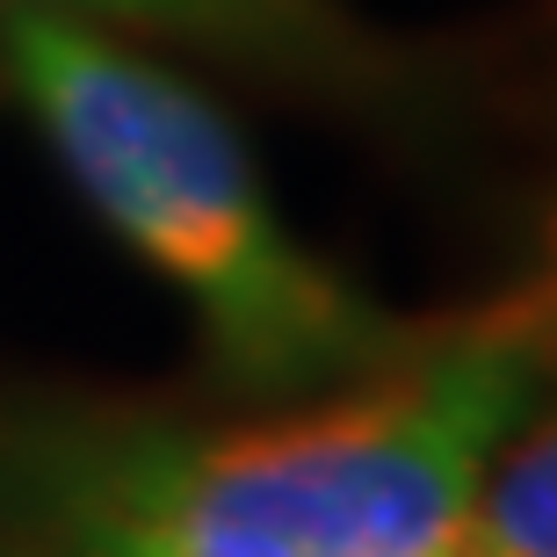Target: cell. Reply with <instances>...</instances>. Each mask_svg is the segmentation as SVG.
<instances>
[{
	"mask_svg": "<svg viewBox=\"0 0 557 557\" xmlns=\"http://www.w3.org/2000/svg\"><path fill=\"white\" fill-rule=\"evenodd\" d=\"M543 289L413 333L384 370L261 428L124 406L0 413L15 557H442L550 362Z\"/></svg>",
	"mask_w": 557,
	"mask_h": 557,
	"instance_id": "1",
	"label": "cell"
},
{
	"mask_svg": "<svg viewBox=\"0 0 557 557\" xmlns=\"http://www.w3.org/2000/svg\"><path fill=\"white\" fill-rule=\"evenodd\" d=\"M0 59L87 210L188 297L232 392L319 398L413 348L275 218L239 131L182 73L22 0H0Z\"/></svg>",
	"mask_w": 557,
	"mask_h": 557,
	"instance_id": "2",
	"label": "cell"
},
{
	"mask_svg": "<svg viewBox=\"0 0 557 557\" xmlns=\"http://www.w3.org/2000/svg\"><path fill=\"white\" fill-rule=\"evenodd\" d=\"M22 8L131 22V29H152V37H174L210 51V59L247 65L261 81L305 87L319 102L392 109L413 87L406 65L341 0H22Z\"/></svg>",
	"mask_w": 557,
	"mask_h": 557,
	"instance_id": "3",
	"label": "cell"
},
{
	"mask_svg": "<svg viewBox=\"0 0 557 557\" xmlns=\"http://www.w3.org/2000/svg\"><path fill=\"white\" fill-rule=\"evenodd\" d=\"M442 557H557V420L478 478Z\"/></svg>",
	"mask_w": 557,
	"mask_h": 557,
	"instance_id": "4",
	"label": "cell"
},
{
	"mask_svg": "<svg viewBox=\"0 0 557 557\" xmlns=\"http://www.w3.org/2000/svg\"><path fill=\"white\" fill-rule=\"evenodd\" d=\"M543 311H550V341H557V283L543 289Z\"/></svg>",
	"mask_w": 557,
	"mask_h": 557,
	"instance_id": "5",
	"label": "cell"
},
{
	"mask_svg": "<svg viewBox=\"0 0 557 557\" xmlns=\"http://www.w3.org/2000/svg\"><path fill=\"white\" fill-rule=\"evenodd\" d=\"M0 557H15V550H0Z\"/></svg>",
	"mask_w": 557,
	"mask_h": 557,
	"instance_id": "6",
	"label": "cell"
}]
</instances>
